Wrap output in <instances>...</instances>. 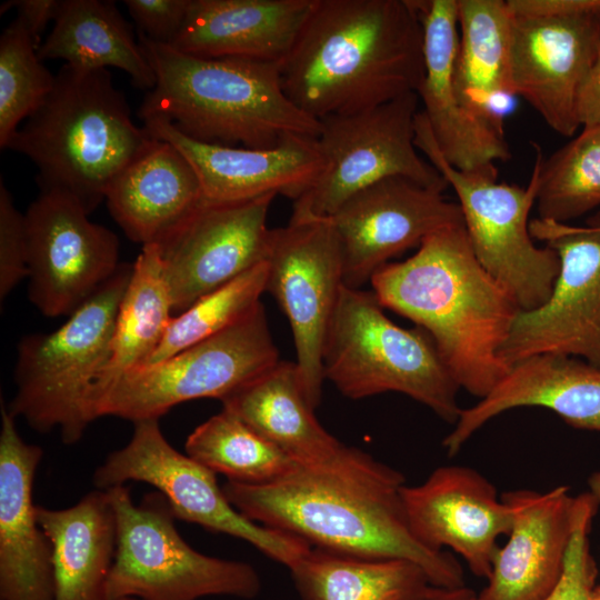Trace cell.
I'll return each instance as SVG.
<instances>
[{"label": "cell", "mask_w": 600, "mask_h": 600, "mask_svg": "<svg viewBox=\"0 0 600 600\" xmlns=\"http://www.w3.org/2000/svg\"><path fill=\"white\" fill-rule=\"evenodd\" d=\"M510 23L509 78L557 133L572 137L577 102L600 46V11L568 17H514Z\"/></svg>", "instance_id": "obj_18"}, {"label": "cell", "mask_w": 600, "mask_h": 600, "mask_svg": "<svg viewBox=\"0 0 600 600\" xmlns=\"http://www.w3.org/2000/svg\"><path fill=\"white\" fill-rule=\"evenodd\" d=\"M143 127L178 148L193 167L206 200L233 202L264 194L300 198L322 173L326 161L317 138L287 134L272 148L226 147L196 141L160 119Z\"/></svg>", "instance_id": "obj_20"}, {"label": "cell", "mask_w": 600, "mask_h": 600, "mask_svg": "<svg viewBox=\"0 0 600 600\" xmlns=\"http://www.w3.org/2000/svg\"><path fill=\"white\" fill-rule=\"evenodd\" d=\"M279 361L260 303L248 316L177 354L122 374L96 402L92 420H159L179 403L220 401Z\"/></svg>", "instance_id": "obj_10"}, {"label": "cell", "mask_w": 600, "mask_h": 600, "mask_svg": "<svg viewBox=\"0 0 600 600\" xmlns=\"http://www.w3.org/2000/svg\"><path fill=\"white\" fill-rule=\"evenodd\" d=\"M477 597L478 593L467 586L454 589L436 587L426 600H478Z\"/></svg>", "instance_id": "obj_43"}, {"label": "cell", "mask_w": 600, "mask_h": 600, "mask_svg": "<svg viewBox=\"0 0 600 600\" xmlns=\"http://www.w3.org/2000/svg\"><path fill=\"white\" fill-rule=\"evenodd\" d=\"M276 194L200 206L159 243L173 314L267 261Z\"/></svg>", "instance_id": "obj_16"}, {"label": "cell", "mask_w": 600, "mask_h": 600, "mask_svg": "<svg viewBox=\"0 0 600 600\" xmlns=\"http://www.w3.org/2000/svg\"><path fill=\"white\" fill-rule=\"evenodd\" d=\"M267 278L268 262L264 261L173 316L144 366L159 363L248 316L261 303Z\"/></svg>", "instance_id": "obj_35"}, {"label": "cell", "mask_w": 600, "mask_h": 600, "mask_svg": "<svg viewBox=\"0 0 600 600\" xmlns=\"http://www.w3.org/2000/svg\"><path fill=\"white\" fill-rule=\"evenodd\" d=\"M132 264L117 273L57 330L22 337L14 368L16 394L7 409L34 430L54 429L77 443L90 424L87 399L110 350Z\"/></svg>", "instance_id": "obj_7"}, {"label": "cell", "mask_w": 600, "mask_h": 600, "mask_svg": "<svg viewBox=\"0 0 600 600\" xmlns=\"http://www.w3.org/2000/svg\"><path fill=\"white\" fill-rule=\"evenodd\" d=\"M38 56L42 61L60 59L86 70L113 67L129 74L133 86L147 91L156 83L148 58L113 1L61 0L52 30Z\"/></svg>", "instance_id": "obj_30"}, {"label": "cell", "mask_w": 600, "mask_h": 600, "mask_svg": "<svg viewBox=\"0 0 600 600\" xmlns=\"http://www.w3.org/2000/svg\"><path fill=\"white\" fill-rule=\"evenodd\" d=\"M316 0H190L170 44L198 57L281 63Z\"/></svg>", "instance_id": "obj_25"}, {"label": "cell", "mask_w": 600, "mask_h": 600, "mask_svg": "<svg viewBox=\"0 0 600 600\" xmlns=\"http://www.w3.org/2000/svg\"><path fill=\"white\" fill-rule=\"evenodd\" d=\"M370 282L383 308L431 337L460 389L481 399L510 370L499 351L522 310L479 263L463 224L431 233Z\"/></svg>", "instance_id": "obj_3"}, {"label": "cell", "mask_w": 600, "mask_h": 600, "mask_svg": "<svg viewBox=\"0 0 600 600\" xmlns=\"http://www.w3.org/2000/svg\"><path fill=\"white\" fill-rule=\"evenodd\" d=\"M577 117L580 126H600V46L578 96Z\"/></svg>", "instance_id": "obj_42"}, {"label": "cell", "mask_w": 600, "mask_h": 600, "mask_svg": "<svg viewBox=\"0 0 600 600\" xmlns=\"http://www.w3.org/2000/svg\"><path fill=\"white\" fill-rule=\"evenodd\" d=\"M61 4V0H10L0 7V14L16 8L17 18L28 30L37 49L40 48L41 36L49 23L54 21Z\"/></svg>", "instance_id": "obj_41"}, {"label": "cell", "mask_w": 600, "mask_h": 600, "mask_svg": "<svg viewBox=\"0 0 600 600\" xmlns=\"http://www.w3.org/2000/svg\"><path fill=\"white\" fill-rule=\"evenodd\" d=\"M221 403L223 410L299 462L327 458L343 446L317 420L296 362L279 360Z\"/></svg>", "instance_id": "obj_29"}, {"label": "cell", "mask_w": 600, "mask_h": 600, "mask_svg": "<svg viewBox=\"0 0 600 600\" xmlns=\"http://www.w3.org/2000/svg\"><path fill=\"white\" fill-rule=\"evenodd\" d=\"M138 39L156 74L141 121L164 120L196 141L226 147L267 149L287 134L318 137L320 121L286 96L279 63L198 57Z\"/></svg>", "instance_id": "obj_4"}, {"label": "cell", "mask_w": 600, "mask_h": 600, "mask_svg": "<svg viewBox=\"0 0 600 600\" xmlns=\"http://www.w3.org/2000/svg\"><path fill=\"white\" fill-rule=\"evenodd\" d=\"M513 509L509 539L500 547L478 600H544L559 582L570 542L576 496L568 486L501 494Z\"/></svg>", "instance_id": "obj_22"}, {"label": "cell", "mask_w": 600, "mask_h": 600, "mask_svg": "<svg viewBox=\"0 0 600 600\" xmlns=\"http://www.w3.org/2000/svg\"><path fill=\"white\" fill-rule=\"evenodd\" d=\"M523 407L546 408L576 429L600 432V368L551 353L514 363L486 397L461 409L442 441L448 456H456L493 418Z\"/></svg>", "instance_id": "obj_24"}, {"label": "cell", "mask_w": 600, "mask_h": 600, "mask_svg": "<svg viewBox=\"0 0 600 600\" xmlns=\"http://www.w3.org/2000/svg\"><path fill=\"white\" fill-rule=\"evenodd\" d=\"M73 198L40 190L27 209L29 300L46 317L70 316L119 270V240Z\"/></svg>", "instance_id": "obj_15"}, {"label": "cell", "mask_w": 600, "mask_h": 600, "mask_svg": "<svg viewBox=\"0 0 600 600\" xmlns=\"http://www.w3.org/2000/svg\"><path fill=\"white\" fill-rule=\"evenodd\" d=\"M153 140L133 122L108 69L64 63L50 94L7 149L36 164L40 190L70 196L90 214L106 200L117 176Z\"/></svg>", "instance_id": "obj_5"}, {"label": "cell", "mask_w": 600, "mask_h": 600, "mask_svg": "<svg viewBox=\"0 0 600 600\" xmlns=\"http://www.w3.org/2000/svg\"><path fill=\"white\" fill-rule=\"evenodd\" d=\"M408 524L433 551L457 553L473 576L488 579L498 540L512 528L513 509L482 473L466 466H442L417 486L401 489Z\"/></svg>", "instance_id": "obj_19"}, {"label": "cell", "mask_w": 600, "mask_h": 600, "mask_svg": "<svg viewBox=\"0 0 600 600\" xmlns=\"http://www.w3.org/2000/svg\"><path fill=\"white\" fill-rule=\"evenodd\" d=\"M510 23L504 0H458L454 87L463 106L501 134L513 97L509 78Z\"/></svg>", "instance_id": "obj_28"}, {"label": "cell", "mask_w": 600, "mask_h": 600, "mask_svg": "<svg viewBox=\"0 0 600 600\" xmlns=\"http://www.w3.org/2000/svg\"><path fill=\"white\" fill-rule=\"evenodd\" d=\"M303 600H426L436 589L402 559H367L312 548L290 569Z\"/></svg>", "instance_id": "obj_32"}, {"label": "cell", "mask_w": 600, "mask_h": 600, "mask_svg": "<svg viewBox=\"0 0 600 600\" xmlns=\"http://www.w3.org/2000/svg\"><path fill=\"white\" fill-rule=\"evenodd\" d=\"M128 481L154 487L169 501L176 519L242 539L288 569L312 549L301 538L258 524L241 514L219 487L214 472L169 443L159 420L136 422L129 442L109 453L92 477L99 490Z\"/></svg>", "instance_id": "obj_12"}, {"label": "cell", "mask_w": 600, "mask_h": 600, "mask_svg": "<svg viewBox=\"0 0 600 600\" xmlns=\"http://www.w3.org/2000/svg\"><path fill=\"white\" fill-rule=\"evenodd\" d=\"M26 217L0 181V301L29 274Z\"/></svg>", "instance_id": "obj_38"}, {"label": "cell", "mask_w": 600, "mask_h": 600, "mask_svg": "<svg viewBox=\"0 0 600 600\" xmlns=\"http://www.w3.org/2000/svg\"><path fill=\"white\" fill-rule=\"evenodd\" d=\"M414 144L454 190L472 252L483 269L514 298L522 311L542 306L550 297L560 259L549 246L537 247L529 213L537 200L541 147L526 188L498 182L494 164L464 171L440 151L422 110L414 123Z\"/></svg>", "instance_id": "obj_8"}, {"label": "cell", "mask_w": 600, "mask_h": 600, "mask_svg": "<svg viewBox=\"0 0 600 600\" xmlns=\"http://www.w3.org/2000/svg\"><path fill=\"white\" fill-rule=\"evenodd\" d=\"M589 492L598 500L600 503V470L593 471L587 480Z\"/></svg>", "instance_id": "obj_44"}, {"label": "cell", "mask_w": 600, "mask_h": 600, "mask_svg": "<svg viewBox=\"0 0 600 600\" xmlns=\"http://www.w3.org/2000/svg\"><path fill=\"white\" fill-rule=\"evenodd\" d=\"M383 309L373 291L343 284L324 339V379L353 400L403 393L454 424L460 388L433 340L417 326H398Z\"/></svg>", "instance_id": "obj_6"}, {"label": "cell", "mask_w": 600, "mask_h": 600, "mask_svg": "<svg viewBox=\"0 0 600 600\" xmlns=\"http://www.w3.org/2000/svg\"><path fill=\"white\" fill-rule=\"evenodd\" d=\"M120 600H138V599H133V598H124V599H120Z\"/></svg>", "instance_id": "obj_46"}, {"label": "cell", "mask_w": 600, "mask_h": 600, "mask_svg": "<svg viewBox=\"0 0 600 600\" xmlns=\"http://www.w3.org/2000/svg\"><path fill=\"white\" fill-rule=\"evenodd\" d=\"M404 476L366 451L343 446L333 454L299 462L264 484L223 483L229 502L249 520L308 542L312 548L367 559L418 564L432 586H466L450 551L421 544L408 524Z\"/></svg>", "instance_id": "obj_1"}, {"label": "cell", "mask_w": 600, "mask_h": 600, "mask_svg": "<svg viewBox=\"0 0 600 600\" xmlns=\"http://www.w3.org/2000/svg\"><path fill=\"white\" fill-rule=\"evenodd\" d=\"M52 548L54 600H107L117 549V520L107 490H93L72 507L37 506Z\"/></svg>", "instance_id": "obj_27"}, {"label": "cell", "mask_w": 600, "mask_h": 600, "mask_svg": "<svg viewBox=\"0 0 600 600\" xmlns=\"http://www.w3.org/2000/svg\"><path fill=\"white\" fill-rule=\"evenodd\" d=\"M589 600H600V586L594 588Z\"/></svg>", "instance_id": "obj_45"}, {"label": "cell", "mask_w": 600, "mask_h": 600, "mask_svg": "<svg viewBox=\"0 0 600 600\" xmlns=\"http://www.w3.org/2000/svg\"><path fill=\"white\" fill-rule=\"evenodd\" d=\"M172 302L156 243L142 246L121 301L109 357L87 399V417L104 392L126 372L143 367L173 318Z\"/></svg>", "instance_id": "obj_31"}, {"label": "cell", "mask_w": 600, "mask_h": 600, "mask_svg": "<svg viewBox=\"0 0 600 600\" xmlns=\"http://www.w3.org/2000/svg\"><path fill=\"white\" fill-rule=\"evenodd\" d=\"M418 100L409 92L364 111L320 119L317 141L326 167L293 201L291 216L330 217L351 196L389 177L444 191L446 179L417 152Z\"/></svg>", "instance_id": "obj_11"}, {"label": "cell", "mask_w": 600, "mask_h": 600, "mask_svg": "<svg viewBox=\"0 0 600 600\" xmlns=\"http://www.w3.org/2000/svg\"><path fill=\"white\" fill-rule=\"evenodd\" d=\"M203 200L191 163L173 144L158 139L117 176L106 196L114 221L142 246L159 243Z\"/></svg>", "instance_id": "obj_26"}, {"label": "cell", "mask_w": 600, "mask_h": 600, "mask_svg": "<svg viewBox=\"0 0 600 600\" xmlns=\"http://www.w3.org/2000/svg\"><path fill=\"white\" fill-rule=\"evenodd\" d=\"M327 218L341 242L343 283L353 289L431 233L463 224L459 203L443 191L399 176L358 191Z\"/></svg>", "instance_id": "obj_17"}, {"label": "cell", "mask_w": 600, "mask_h": 600, "mask_svg": "<svg viewBox=\"0 0 600 600\" xmlns=\"http://www.w3.org/2000/svg\"><path fill=\"white\" fill-rule=\"evenodd\" d=\"M43 456L26 442L16 418L1 406L0 431V599L54 600L51 543L32 501Z\"/></svg>", "instance_id": "obj_23"}, {"label": "cell", "mask_w": 600, "mask_h": 600, "mask_svg": "<svg viewBox=\"0 0 600 600\" xmlns=\"http://www.w3.org/2000/svg\"><path fill=\"white\" fill-rule=\"evenodd\" d=\"M529 230L556 250L560 270L549 299L518 314L500 348L501 360L511 367L551 353L600 368V211L583 227L536 218Z\"/></svg>", "instance_id": "obj_13"}, {"label": "cell", "mask_w": 600, "mask_h": 600, "mask_svg": "<svg viewBox=\"0 0 600 600\" xmlns=\"http://www.w3.org/2000/svg\"><path fill=\"white\" fill-rule=\"evenodd\" d=\"M266 291L278 302L293 334L296 366L316 410L324 380L326 334L343 287V254L329 218L291 216L271 229Z\"/></svg>", "instance_id": "obj_14"}, {"label": "cell", "mask_w": 600, "mask_h": 600, "mask_svg": "<svg viewBox=\"0 0 600 600\" xmlns=\"http://www.w3.org/2000/svg\"><path fill=\"white\" fill-rule=\"evenodd\" d=\"M138 33L170 46L187 17L190 0H124Z\"/></svg>", "instance_id": "obj_39"}, {"label": "cell", "mask_w": 600, "mask_h": 600, "mask_svg": "<svg viewBox=\"0 0 600 600\" xmlns=\"http://www.w3.org/2000/svg\"><path fill=\"white\" fill-rule=\"evenodd\" d=\"M600 503L589 492L576 496L573 528L559 582L544 600H589L597 587L598 567L590 532Z\"/></svg>", "instance_id": "obj_37"}, {"label": "cell", "mask_w": 600, "mask_h": 600, "mask_svg": "<svg viewBox=\"0 0 600 600\" xmlns=\"http://www.w3.org/2000/svg\"><path fill=\"white\" fill-rule=\"evenodd\" d=\"M108 491L117 520V549L107 600H198L210 596L253 599L261 589L249 563L203 554L179 534L174 514L159 491L139 504L130 489Z\"/></svg>", "instance_id": "obj_9"}, {"label": "cell", "mask_w": 600, "mask_h": 600, "mask_svg": "<svg viewBox=\"0 0 600 600\" xmlns=\"http://www.w3.org/2000/svg\"><path fill=\"white\" fill-rule=\"evenodd\" d=\"M280 78L291 102L317 120L418 93L423 34L411 0H316Z\"/></svg>", "instance_id": "obj_2"}, {"label": "cell", "mask_w": 600, "mask_h": 600, "mask_svg": "<svg viewBox=\"0 0 600 600\" xmlns=\"http://www.w3.org/2000/svg\"><path fill=\"white\" fill-rule=\"evenodd\" d=\"M536 203L538 218L560 223L600 207V126L542 159Z\"/></svg>", "instance_id": "obj_34"}, {"label": "cell", "mask_w": 600, "mask_h": 600, "mask_svg": "<svg viewBox=\"0 0 600 600\" xmlns=\"http://www.w3.org/2000/svg\"><path fill=\"white\" fill-rule=\"evenodd\" d=\"M56 76L42 63L28 30L16 18L0 37V147L44 102Z\"/></svg>", "instance_id": "obj_36"}, {"label": "cell", "mask_w": 600, "mask_h": 600, "mask_svg": "<svg viewBox=\"0 0 600 600\" xmlns=\"http://www.w3.org/2000/svg\"><path fill=\"white\" fill-rule=\"evenodd\" d=\"M423 34L424 78L418 96L444 159L464 171L511 158L504 134L462 103L454 87L458 0H411Z\"/></svg>", "instance_id": "obj_21"}, {"label": "cell", "mask_w": 600, "mask_h": 600, "mask_svg": "<svg viewBox=\"0 0 600 600\" xmlns=\"http://www.w3.org/2000/svg\"><path fill=\"white\" fill-rule=\"evenodd\" d=\"M186 454L228 481L264 484L291 469L297 460L222 409L187 438Z\"/></svg>", "instance_id": "obj_33"}, {"label": "cell", "mask_w": 600, "mask_h": 600, "mask_svg": "<svg viewBox=\"0 0 600 600\" xmlns=\"http://www.w3.org/2000/svg\"><path fill=\"white\" fill-rule=\"evenodd\" d=\"M508 11L514 17H568L600 11V0H507Z\"/></svg>", "instance_id": "obj_40"}]
</instances>
